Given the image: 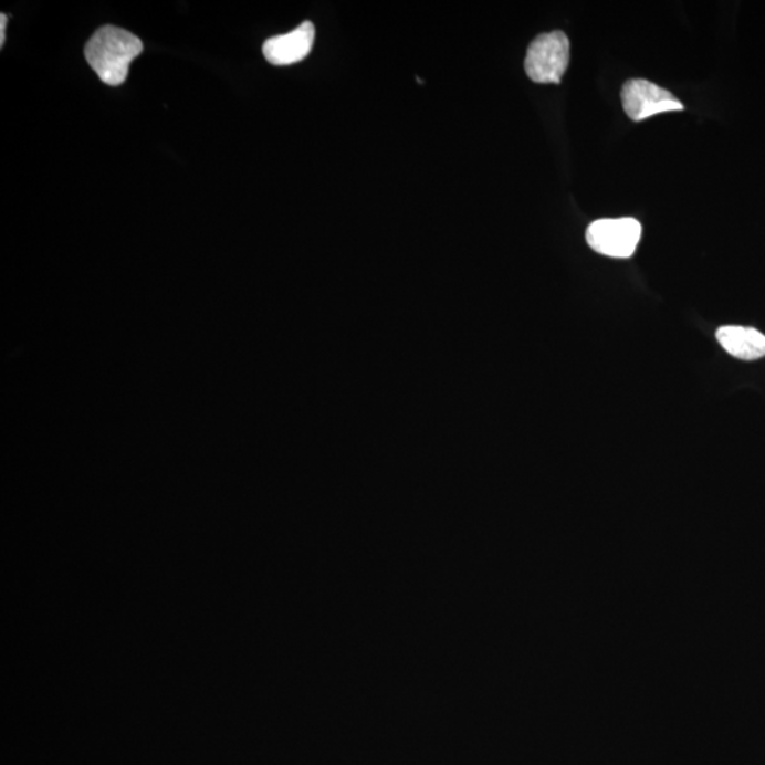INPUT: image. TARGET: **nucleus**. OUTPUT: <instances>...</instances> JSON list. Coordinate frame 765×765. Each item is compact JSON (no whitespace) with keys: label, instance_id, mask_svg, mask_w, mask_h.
Here are the masks:
<instances>
[{"label":"nucleus","instance_id":"f257e3e1","mask_svg":"<svg viewBox=\"0 0 765 765\" xmlns=\"http://www.w3.org/2000/svg\"><path fill=\"white\" fill-rule=\"evenodd\" d=\"M143 52V40L115 27L98 29L84 49L85 59L101 82L113 87L125 83L130 63Z\"/></svg>","mask_w":765,"mask_h":765},{"label":"nucleus","instance_id":"f03ea898","mask_svg":"<svg viewBox=\"0 0 765 765\" xmlns=\"http://www.w3.org/2000/svg\"><path fill=\"white\" fill-rule=\"evenodd\" d=\"M570 62V42L560 30L541 34L531 43L525 59L527 77L538 84L562 82Z\"/></svg>","mask_w":765,"mask_h":765},{"label":"nucleus","instance_id":"7ed1b4c3","mask_svg":"<svg viewBox=\"0 0 765 765\" xmlns=\"http://www.w3.org/2000/svg\"><path fill=\"white\" fill-rule=\"evenodd\" d=\"M641 235L642 226L632 218L596 220L586 231L588 245L597 253L611 259L632 256Z\"/></svg>","mask_w":765,"mask_h":765},{"label":"nucleus","instance_id":"20e7f679","mask_svg":"<svg viewBox=\"0 0 765 765\" xmlns=\"http://www.w3.org/2000/svg\"><path fill=\"white\" fill-rule=\"evenodd\" d=\"M623 111L632 120H643L653 115L682 111L683 104L668 90L648 80H628L621 92Z\"/></svg>","mask_w":765,"mask_h":765},{"label":"nucleus","instance_id":"39448f33","mask_svg":"<svg viewBox=\"0 0 765 765\" xmlns=\"http://www.w3.org/2000/svg\"><path fill=\"white\" fill-rule=\"evenodd\" d=\"M315 42V27L304 22L286 34L274 36L264 43L266 62L274 65H290L302 62L311 53Z\"/></svg>","mask_w":765,"mask_h":765},{"label":"nucleus","instance_id":"423d86ee","mask_svg":"<svg viewBox=\"0 0 765 765\" xmlns=\"http://www.w3.org/2000/svg\"><path fill=\"white\" fill-rule=\"evenodd\" d=\"M716 337L723 349L740 360H757L765 356V335L757 329L722 326Z\"/></svg>","mask_w":765,"mask_h":765},{"label":"nucleus","instance_id":"0eeeda50","mask_svg":"<svg viewBox=\"0 0 765 765\" xmlns=\"http://www.w3.org/2000/svg\"><path fill=\"white\" fill-rule=\"evenodd\" d=\"M2 24H0V32H2V38H0V46H3L4 44V30H7V23H8V17L7 14H2Z\"/></svg>","mask_w":765,"mask_h":765}]
</instances>
